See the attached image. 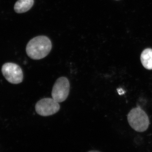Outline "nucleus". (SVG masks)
<instances>
[{"instance_id":"3","label":"nucleus","mask_w":152,"mask_h":152,"mask_svg":"<svg viewBox=\"0 0 152 152\" xmlns=\"http://www.w3.org/2000/svg\"><path fill=\"white\" fill-rule=\"evenodd\" d=\"M1 72L6 80L11 83H20L23 79V74L21 68L17 64L7 63L2 67Z\"/></svg>"},{"instance_id":"4","label":"nucleus","mask_w":152,"mask_h":152,"mask_svg":"<svg viewBox=\"0 0 152 152\" xmlns=\"http://www.w3.org/2000/svg\"><path fill=\"white\" fill-rule=\"evenodd\" d=\"M69 82L66 77H61L55 83L52 91V98L58 103L66 99L70 91Z\"/></svg>"},{"instance_id":"6","label":"nucleus","mask_w":152,"mask_h":152,"mask_svg":"<svg viewBox=\"0 0 152 152\" xmlns=\"http://www.w3.org/2000/svg\"><path fill=\"white\" fill-rule=\"evenodd\" d=\"M34 0H18L14 6V10L18 13H23L29 10L34 5Z\"/></svg>"},{"instance_id":"2","label":"nucleus","mask_w":152,"mask_h":152,"mask_svg":"<svg viewBox=\"0 0 152 152\" xmlns=\"http://www.w3.org/2000/svg\"><path fill=\"white\" fill-rule=\"evenodd\" d=\"M128 121L131 127L137 132L147 130L149 120L146 113L140 107L132 109L128 115Z\"/></svg>"},{"instance_id":"8","label":"nucleus","mask_w":152,"mask_h":152,"mask_svg":"<svg viewBox=\"0 0 152 152\" xmlns=\"http://www.w3.org/2000/svg\"><path fill=\"white\" fill-rule=\"evenodd\" d=\"M88 152H100L98 151H89Z\"/></svg>"},{"instance_id":"5","label":"nucleus","mask_w":152,"mask_h":152,"mask_svg":"<svg viewBox=\"0 0 152 152\" xmlns=\"http://www.w3.org/2000/svg\"><path fill=\"white\" fill-rule=\"evenodd\" d=\"M60 109L58 102L52 98H44L38 101L35 105L37 113L42 116H48L56 113Z\"/></svg>"},{"instance_id":"1","label":"nucleus","mask_w":152,"mask_h":152,"mask_svg":"<svg viewBox=\"0 0 152 152\" xmlns=\"http://www.w3.org/2000/svg\"><path fill=\"white\" fill-rule=\"evenodd\" d=\"M52 47L51 42L49 38L46 36H39L28 42L26 52L28 57L32 59H42L49 54Z\"/></svg>"},{"instance_id":"7","label":"nucleus","mask_w":152,"mask_h":152,"mask_svg":"<svg viewBox=\"0 0 152 152\" xmlns=\"http://www.w3.org/2000/svg\"><path fill=\"white\" fill-rule=\"evenodd\" d=\"M141 61L143 66L148 70L152 69V49L147 48L142 52Z\"/></svg>"}]
</instances>
